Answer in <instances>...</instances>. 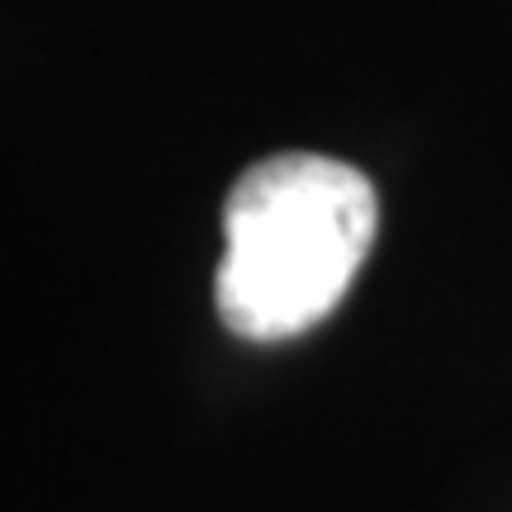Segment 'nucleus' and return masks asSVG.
<instances>
[{
	"mask_svg": "<svg viewBox=\"0 0 512 512\" xmlns=\"http://www.w3.org/2000/svg\"><path fill=\"white\" fill-rule=\"evenodd\" d=\"M375 185L347 162L280 152L247 166L223 204L219 318L247 342H285L323 323L375 242Z\"/></svg>",
	"mask_w": 512,
	"mask_h": 512,
	"instance_id": "obj_1",
	"label": "nucleus"
}]
</instances>
